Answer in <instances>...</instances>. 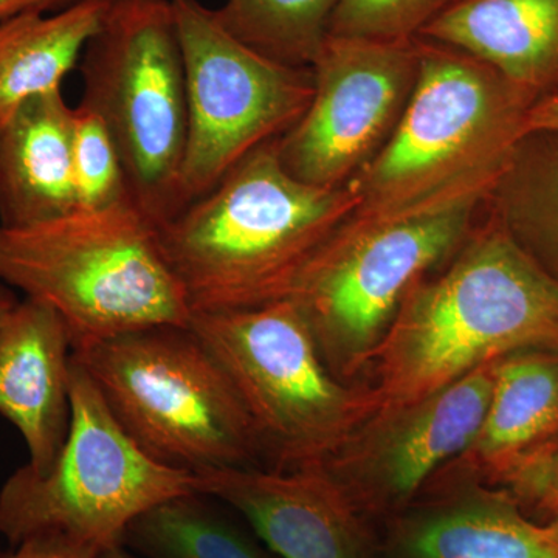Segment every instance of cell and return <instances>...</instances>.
<instances>
[{
    "label": "cell",
    "mask_w": 558,
    "mask_h": 558,
    "mask_svg": "<svg viewBox=\"0 0 558 558\" xmlns=\"http://www.w3.org/2000/svg\"><path fill=\"white\" fill-rule=\"evenodd\" d=\"M418 73L384 149L349 180V220L385 223L476 208L508 172L534 98L464 51L417 38Z\"/></svg>",
    "instance_id": "7a4b0ae2"
},
{
    "label": "cell",
    "mask_w": 558,
    "mask_h": 558,
    "mask_svg": "<svg viewBox=\"0 0 558 558\" xmlns=\"http://www.w3.org/2000/svg\"><path fill=\"white\" fill-rule=\"evenodd\" d=\"M357 205L348 185L323 189L289 174L275 140L160 226V244L191 314L253 310L288 300Z\"/></svg>",
    "instance_id": "3957f363"
},
{
    "label": "cell",
    "mask_w": 558,
    "mask_h": 558,
    "mask_svg": "<svg viewBox=\"0 0 558 558\" xmlns=\"http://www.w3.org/2000/svg\"><path fill=\"white\" fill-rule=\"evenodd\" d=\"M417 38L464 51L532 98L558 83V0H454Z\"/></svg>",
    "instance_id": "ac0fdd59"
},
{
    "label": "cell",
    "mask_w": 558,
    "mask_h": 558,
    "mask_svg": "<svg viewBox=\"0 0 558 558\" xmlns=\"http://www.w3.org/2000/svg\"><path fill=\"white\" fill-rule=\"evenodd\" d=\"M558 135V90L532 102L523 120L524 138L531 135Z\"/></svg>",
    "instance_id": "4316f807"
},
{
    "label": "cell",
    "mask_w": 558,
    "mask_h": 558,
    "mask_svg": "<svg viewBox=\"0 0 558 558\" xmlns=\"http://www.w3.org/2000/svg\"><path fill=\"white\" fill-rule=\"evenodd\" d=\"M0 556H2V550H0Z\"/></svg>",
    "instance_id": "1f68e13d"
},
{
    "label": "cell",
    "mask_w": 558,
    "mask_h": 558,
    "mask_svg": "<svg viewBox=\"0 0 558 558\" xmlns=\"http://www.w3.org/2000/svg\"><path fill=\"white\" fill-rule=\"evenodd\" d=\"M190 328L247 411L264 469L325 462L365 422L362 392L330 373L292 301L194 312Z\"/></svg>",
    "instance_id": "52a82bcc"
},
{
    "label": "cell",
    "mask_w": 558,
    "mask_h": 558,
    "mask_svg": "<svg viewBox=\"0 0 558 558\" xmlns=\"http://www.w3.org/2000/svg\"><path fill=\"white\" fill-rule=\"evenodd\" d=\"M475 209L385 223L348 219L323 245L288 300L337 379L357 381L410 290L461 247Z\"/></svg>",
    "instance_id": "9c48e42d"
},
{
    "label": "cell",
    "mask_w": 558,
    "mask_h": 558,
    "mask_svg": "<svg viewBox=\"0 0 558 558\" xmlns=\"http://www.w3.org/2000/svg\"><path fill=\"white\" fill-rule=\"evenodd\" d=\"M196 492L240 513L281 558H377L379 529L351 505L323 462L290 470L211 469Z\"/></svg>",
    "instance_id": "4fadbf2b"
},
{
    "label": "cell",
    "mask_w": 558,
    "mask_h": 558,
    "mask_svg": "<svg viewBox=\"0 0 558 558\" xmlns=\"http://www.w3.org/2000/svg\"><path fill=\"white\" fill-rule=\"evenodd\" d=\"M73 357L121 428L160 464L191 473L264 469L247 411L190 325L121 333Z\"/></svg>",
    "instance_id": "5b68a950"
},
{
    "label": "cell",
    "mask_w": 558,
    "mask_h": 558,
    "mask_svg": "<svg viewBox=\"0 0 558 558\" xmlns=\"http://www.w3.org/2000/svg\"><path fill=\"white\" fill-rule=\"evenodd\" d=\"M527 348H558V279L495 215L473 226L453 256L400 304L354 384L365 422L409 409L484 363Z\"/></svg>",
    "instance_id": "6da1fadb"
},
{
    "label": "cell",
    "mask_w": 558,
    "mask_h": 558,
    "mask_svg": "<svg viewBox=\"0 0 558 558\" xmlns=\"http://www.w3.org/2000/svg\"><path fill=\"white\" fill-rule=\"evenodd\" d=\"M100 550L58 534L35 535L17 543L0 558H98Z\"/></svg>",
    "instance_id": "484cf974"
},
{
    "label": "cell",
    "mask_w": 558,
    "mask_h": 558,
    "mask_svg": "<svg viewBox=\"0 0 558 558\" xmlns=\"http://www.w3.org/2000/svg\"><path fill=\"white\" fill-rule=\"evenodd\" d=\"M339 0H226L215 10L230 35L264 57L312 68Z\"/></svg>",
    "instance_id": "44dd1931"
},
{
    "label": "cell",
    "mask_w": 558,
    "mask_h": 558,
    "mask_svg": "<svg viewBox=\"0 0 558 558\" xmlns=\"http://www.w3.org/2000/svg\"><path fill=\"white\" fill-rule=\"evenodd\" d=\"M78 208L73 108L46 92L0 116V226H38Z\"/></svg>",
    "instance_id": "e0dca14e"
},
{
    "label": "cell",
    "mask_w": 558,
    "mask_h": 558,
    "mask_svg": "<svg viewBox=\"0 0 558 558\" xmlns=\"http://www.w3.org/2000/svg\"><path fill=\"white\" fill-rule=\"evenodd\" d=\"M17 303H20V301L14 299L11 292L3 288V286H0V326L5 323V319L9 318V315L13 312L14 307H16Z\"/></svg>",
    "instance_id": "f1b7e54d"
},
{
    "label": "cell",
    "mask_w": 558,
    "mask_h": 558,
    "mask_svg": "<svg viewBox=\"0 0 558 558\" xmlns=\"http://www.w3.org/2000/svg\"><path fill=\"white\" fill-rule=\"evenodd\" d=\"M185 69L189 138L182 209L253 150L288 134L314 97L312 68L264 57L230 35L201 0H171Z\"/></svg>",
    "instance_id": "30bf717a"
},
{
    "label": "cell",
    "mask_w": 558,
    "mask_h": 558,
    "mask_svg": "<svg viewBox=\"0 0 558 558\" xmlns=\"http://www.w3.org/2000/svg\"><path fill=\"white\" fill-rule=\"evenodd\" d=\"M377 558H558V535L505 488L433 476L381 524Z\"/></svg>",
    "instance_id": "5bb4252c"
},
{
    "label": "cell",
    "mask_w": 558,
    "mask_h": 558,
    "mask_svg": "<svg viewBox=\"0 0 558 558\" xmlns=\"http://www.w3.org/2000/svg\"><path fill=\"white\" fill-rule=\"evenodd\" d=\"M109 3L80 0L57 13H27L0 22V116L27 98L61 89Z\"/></svg>",
    "instance_id": "d6986e66"
},
{
    "label": "cell",
    "mask_w": 558,
    "mask_h": 558,
    "mask_svg": "<svg viewBox=\"0 0 558 558\" xmlns=\"http://www.w3.org/2000/svg\"><path fill=\"white\" fill-rule=\"evenodd\" d=\"M72 354L64 322L40 301H21L0 326V414L24 438L36 475L53 468L68 439Z\"/></svg>",
    "instance_id": "9a60e30c"
},
{
    "label": "cell",
    "mask_w": 558,
    "mask_h": 558,
    "mask_svg": "<svg viewBox=\"0 0 558 558\" xmlns=\"http://www.w3.org/2000/svg\"><path fill=\"white\" fill-rule=\"evenodd\" d=\"M538 157L521 165L513 157L499 182L505 190L498 215L510 233L558 279V135Z\"/></svg>",
    "instance_id": "7402d4cb"
},
{
    "label": "cell",
    "mask_w": 558,
    "mask_h": 558,
    "mask_svg": "<svg viewBox=\"0 0 558 558\" xmlns=\"http://www.w3.org/2000/svg\"><path fill=\"white\" fill-rule=\"evenodd\" d=\"M73 175L81 209L131 201L116 142L101 117L83 102L73 108Z\"/></svg>",
    "instance_id": "603a6c76"
},
{
    "label": "cell",
    "mask_w": 558,
    "mask_h": 558,
    "mask_svg": "<svg viewBox=\"0 0 558 558\" xmlns=\"http://www.w3.org/2000/svg\"><path fill=\"white\" fill-rule=\"evenodd\" d=\"M497 360L409 409L365 422L323 462L374 526L409 508L444 465L468 450L486 416Z\"/></svg>",
    "instance_id": "7c38bea8"
},
{
    "label": "cell",
    "mask_w": 558,
    "mask_h": 558,
    "mask_svg": "<svg viewBox=\"0 0 558 558\" xmlns=\"http://www.w3.org/2000/svg\"><path fill=\"white\" fill-rule=\"evenodd\" d=\"M505 490L532 520L548 523L558 510V440Z\"/></svg>",
    "instance_id": "d4e9b609"
},
{
    "label": "cell",
    "mask_w": 558,
    "mask_h": 558,
    "mask_svg": "<svg viewBox=\"0 0 558 558\" xmlns=\"http://www.w3.org/2000/svg\"><path fill=\"white\" fill-rule=\"evenodd\" d=\"M314 97L278 140L282 167L323 189L344 186L384 149L398 128L418 73L417 38L328 36L314 64Z\"/></svg>",
    "instance_id": "8fae6325"
},
{
    "label": "cell",
    "mask_w": 558,
    "mask_h": 558,
    "mask_svg": "<svg viewBox=\"0 0 558 558\" xmlns=\"http://www.w3.org/2000/svg\"><path fill=\"white\" fill-rule=\"evenodd\" d=\"M123 545L145 558H277L247 521L208 495H180L146 510Z\"/></svg>",
    "instance_id": "ffe728a7"
},
{
    "label": "cell",
    "mask_w": 558,
    "mask_h": 558,
    "mask_svg": "<svg viewBox=\"0 0 558 558\" xmlns=\"http://www.w3.org/2000/svg\"><path fill=\"white\" fill-rule=\"evenodd\" d=\"M0 284L57 312L73 351L134 330L189 326L191 319L159 227L132 201L76 208L38 226H0Z\"/></svg>",
    "instance_id": "277c9868"
},
{
    "label": "cell",
    "mask_w": 558,
    "mask_h": 558,
    "mask_svg": "<svg viewBox=\"0 0 558 558\" xmlns=\"http://www.w3.org/2000/svg\"><path fill=\"white\" fill-rule=\"evenodd\" d=\"M557 440L558 348L520 349L497 360L480 432L435 476L506 488Z\"/></svg>",
    "instance_id": "2e32d148"
},
{
    "label": "cell",
    "mask_w": 558,
    "mask_h": 558,
    "mask_svg": "<svg viewBox=\"0 0 558 558\" xmlns=\"http://www.w3.org/2000/svg\"><path fill=\"white\" fill-rule=\"evenodd\" d=\"M454 0H339L329 35L373 40H409Z\"/></svg>",
    "instance_id": "cb8c5ba5"
},
{
    "label": "cell",
    "mask_w": 558,
    "mask_h": 558,
    "mask_svg": "<svg viewBox=\"0 0 558 558\" xmlns=\"http://www.w3.org/2000/svg\"><path fill=\"white\" fill-rule=\"evenodd\" d=\"M98 558H138L137 554L132 553L128 546L124 545H116L110 546V548L101 550L100 556Z\"/></svg>",
    "instance_id": "f546056e"
},
{
    "label": "cell",
    "mask_w": 558,
    "mask_h": 558,
    "mask_svg": "<svg viewBox=\"0 0 558 558\" xmlns=\"http://www.w3.org/2000/svg\"><path fill=\"white\" fill-rule=\"evenodd\" d=\"M83 98L119 149L132 204L163 226L182 211L185 69L171 0H110L80 60Z\"/></svg>",
    "instance_id": "8992f818"
},
{
    "label": "cell",
    "mask_w": 558,
    "mask_h": 558,
    "mask_svg": "<svg viewBox=\"0 0 558 558\" xmlns=\"http://www.w3.org/2000/svg\"><path fill=\"white\" fill-rule=\"evenodd\" d=\"M80 0H0V22L27 13H57Z\"/></svg>",
    "instance_id": "83f0119b"
},
{
    "label": "cell",
    "mask_w": 558,
    "mask_h": 558,
    "mask_svg": "<svg viewBox=\"0 0 558 558\" xmlns=\"http://www.w3.org/2000/svg\"><path fill=\"white\" fill-rule=\"evenodd\" d=\"M546 524H549L550 529H553V531L558 535V510L554 513L553 519H550Z\"/></svg>",
    "instance_id": "4dcf8cb0"
},
{
    "label": "cell",
    "mask_w": 558,
    "mask_h": 558,
    "mask_svg": "<svg viewBox=\"0 0 558 558\" xmlns=\"http://www.w3.org/2000/svg\"><path fill=\"white\" fill-rule=\"evenodd\" d=\"M72 417L53 468L22 465L0 488V534L14 546L58 534L105 550L146 510L196 492V476L160 464L140 449L110 413L97 385L72 354Z\"/></svg>",
    "instance_id": "ba28073f"
}]
</instances>
